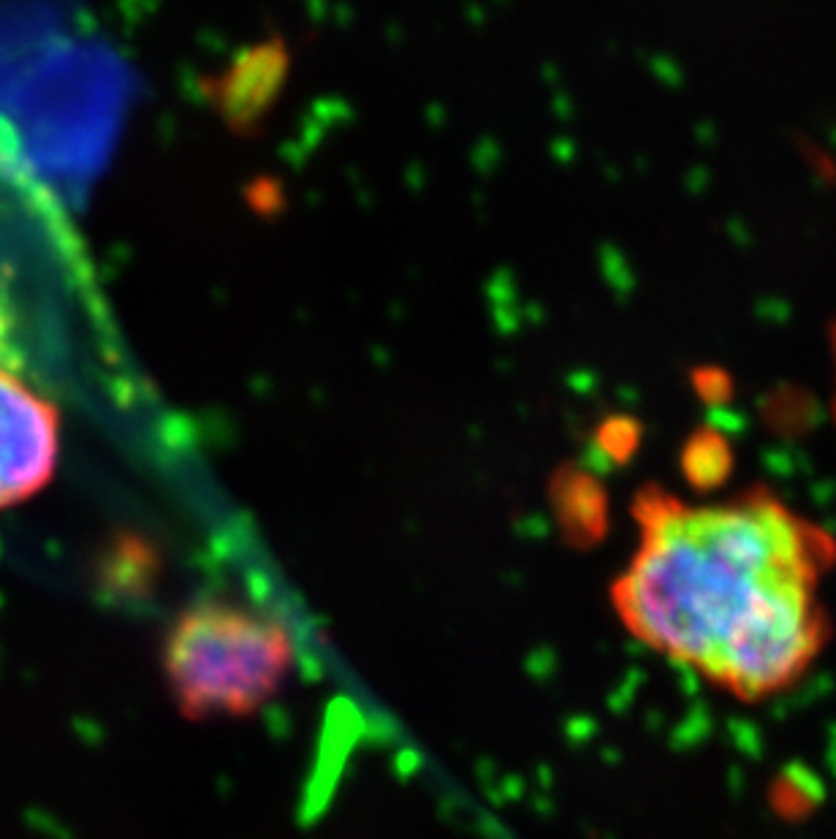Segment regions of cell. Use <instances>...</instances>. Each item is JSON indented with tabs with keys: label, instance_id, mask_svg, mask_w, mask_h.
I'll return each mask as SVG.
<instances>
[{
	"label": "cell",
	"instance_id": "cell-1",
	"mask_svg": "<svg viewBox=\"0 0 836 839\" xmlns=\"http://www.w3.org/2000/svg\"><path fill=\"white\" fill-rule=\"evenodd\" d=\"M642 543L614 584L638 641L744 701L791 688L828 638L821 578L834 538L766 489L687 506L636 500Z\"/></svg>",
	"mask_w": 836,
	"mask_h": 839
},
{
	"label": "cell",
	"instance_id": "cell-2",
	"mask_svg": "<svg viewBox=\"0 0 836 839\" xmlns=\"http://www.w3.org/2000/svg\"><path fill=\"white\" fill-rule=\"evenodd\" d=\"M296 647L286 625L247 606L201 601L171 623L161 666L188 720L242 718L283 688Z\"/></svg>",
	"mask_w": 836,
	"mask_h": 839
},
{
	"label": "cell",
	"instance_id": "cell-3",
	"mask_svg": "<svg viewBox=\"0 0 836 839\" xmlns=\"http://www.w3.org/2000/svg\"><path fill=\"white\" fill-rule=\"evenodd\" d=\"M61 459V411L0 368V511L28 503L50 487Z\"/></svg>",
	"mask_w": 836,
	"mask_h": 839
},
{
	"label": "cell",
	"instance_id": "cell-4",
	"mask_svg": "<svg viewBox=\"0 0 836 839\" xmlns=\"http://www.w3.org/2000/svg\"><path fill=\"white\" fill-rule=\"evenodd\" d=\"M554 498L562 528H565L573 543H590L601 538L603 524H606V511H603V495L597 492L590 478L581 476V472H571L557 484Z\"/></svg>",
	"mask_w": 836,
	"mask_h": 839
},
{
	"label": "cell",
	"instance_id": "cell-5",
	"mask_svg": "<svg viewBox=\"0 0 836 839\" xmlns=\"http://www.w3.org/2000/svg\"><path fill=\"white\" fill-rule=\"evenodd\" d=\"M277 63H272L269 55H261L258 61L247 63L245 68L236 71L231 85L225 87V106H229L231 117H242L245 120V117L256 115L253 98L261 102L266 96V91L272 87V71H277Z\"/></svg>",
	"mask_w": 836,
	"mask_h": 839
},
{
	"label": "cell",
	"instance_id": "cell-6",
	"mask_svg": "<svg viewBox=\"0 0 836 839\" xmlns=\"http://www.w3.org/2000/svg\"><path fill=\"white\" fill-rule=\"evenodd\" d=\"M832 357H834V418H836V321L832 327Z\"/></svg>",
	"mask_w": 836,
	"mask_h": 839
}]
</instances>
